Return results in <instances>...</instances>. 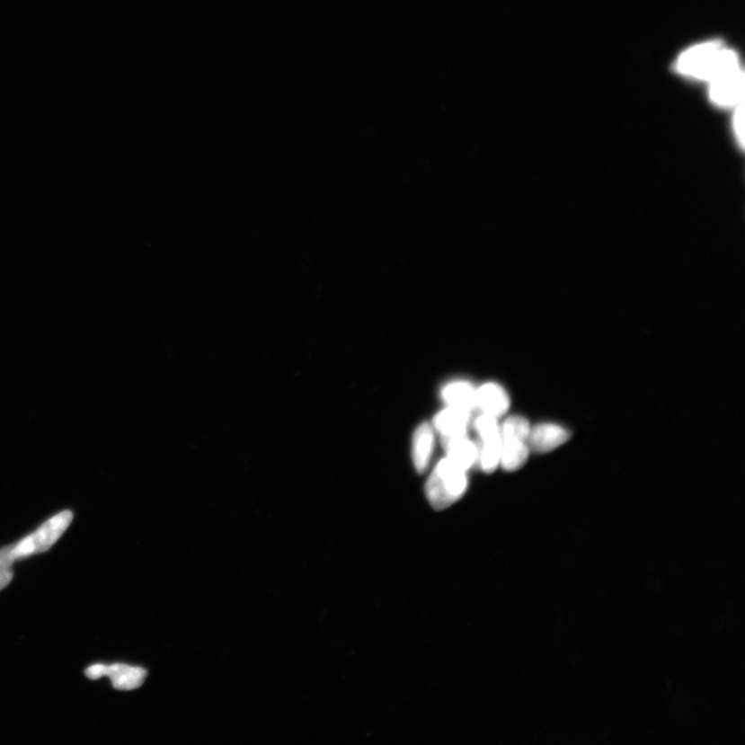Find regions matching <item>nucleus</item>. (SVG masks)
Masks as SVG:
<instances>
[{
	"mask_svg": "<svg viewBox=\"0 0 745 745\" xmlns=\"http://www.w3.org/2000/svg\"><path fill=\"white\" fill-rule=\"evenodd\" d=\"M710 99L720 107H736L744 100V75L735 68L710 82Z\"/></svg>",
	"mask_w": 745,
	"mask_h": 745,
	"instance_id": "nucleus-5",
	"label": "nucleus"
},
{
	"mask_svg": "<svg viewBox=\"0 0 745 745\" xmlns=\"http://www.w3.org/2000/svg\"><path fill=\"white\" fill-rule=\"evenodd\" d=\"M85 676L92 680H97L107 676L111 679L115 689L132 690L143 685L147 672L145 669L124 664L111 666L97 664L87 668Z\"/></svg>",
	"mask_w": 745,
	"mask_h": 745,
	"instance_id": "nucleus-4",
	"label": "nucleus"
},
{
	"mask_svg": "<svg viewBox=\"0 0 745 745\" xmlns=\"http://www.w3.org/2000/svg\"><path fill=\"white\" fill-rule=\"evenodd\" d=\"M476 404L483 413L501 418L508 412L510 401L507 391L502 386L487 384L477 389Z\"/></svg>",
	"mask_w": 745,
	"mask_h": 745,
	"instance_id": "nucleus-7",
	"label": "nucleus"
},
{
	"mask_svg": "<svg viewBox=\"0 0 745 745\" xmlns=\"http://www.w3.org/2000/svg\"><path fill=\"white\" fill-rule=\"evenodd\" d=\"M530 423L523 416H510L504 421L501 428L502 437H512V439H519L528 441L530 434Z\"/></svg>",
	"mask_w": 745,
	"mask_h": 745,
	"instance_id": "nucleus-14",
	"label": "nucleus"
},
{
	"mask_svg": "<svg viewBox=\"0 0 745 745\" xmlns=\"http://www.w3.org/2000/svg\"><path fill=\"white\" fill-rule=\"evenodd\" d=\"M441 395L449 407L467 410L470 412L477 408L476 391L468 382H452L443 387Z\"/></svg>",
	"mask_w": 745,
	"mask_h": 745,
	"instance_id": "nucleus-11",
	"label": "nucleus"
},
{
	"mask_svg": "<svg viewBox=\"0 0 745 745\" xmlns=\"http://www.w3.org/2000/svg\"><path fill=\"white\" fill-rule=\"evenodd\" d=\"M466 471L448 459L441 460L426 483L429 502L437 510L448 509L467 490Z\"/></svg>",
	"mask_w": 745,
	"mask_h": 745,
	"instance_id": "nucleus-3",
	"label": "nucleus"
},
{
	"mask_svg": "<svg viewBox=\"0 0 745 745\" xmlns=\"http://www.w3.org/2000/svg\"><path fill=\"white\" fill-rule=\"evenodd\" d=\"M501 433L482 440V446L478 448L477 461L480 462L484 473L492 474L501 465Z\"/></svg>",
	"mask_w": 745,
	"mask_h": 745,
	"instance_id": "nucleus-13",
	"label": "nucleus"
},
{
	"mask_svg": "<svg viewBox=\"0 0 745 745\" xmlns=\"http://www.w3.org/2000/svg\"><path fill=\"white\" fill-rule=\"evenodd\" d=\"M441 442L447 450L448 459L463 470L473 467L477 461L478 447L469 440L467 434L441 439Z\"/></svg>",
	"mask_w": 745,
	"mask_h": 745,
	"instance_id": "nucleus-8",
	"label": "nucleus"
},
{
	"mask_svg": "<svg viewBox=\"0 0 745 745\" xmlns=\"http://www.w3.org/2000/svg\"><path fill=\"white\" fill-rule=\"evenodd\" d=\"M571 439L570 430L555 423H541L531 428L528 437L529 448L536 453H550L563 446Z\"/></svg>",
	"mask_w": 745,
	"mask_h": 745,
	"instance_id": "nucleus-6",
	"label": "nucleus"
},
{
	"mask_svg": "<svg viewBox=\"0 0 745 745\" xmlns=\"http://www.w3.org/2000/svg\"><path fill=\"white\" fill-rule=\"evenodd\" d=\"M72 521L73 512L71 510L61 511L60 514L48 519L38 530L23 538L22 541L0 549V567L12 569V565L17 560L49 550L64 535Z\"/></svg>",
	"mask_w": 745,
	"mask_h": 745,
	"instance_id": "nucleus-2",
	"label": "nucleus"
},
{
	"mask_svg": "<svg viewBox=\"0 0 745 745\" xmlns=\"http://www.w3.org/2000/svg\"><path fill=\"white\" fill-rule=\"evenodd\" d=\"M471 412L455 407H448L435 416L433 425L441 434V439L466 435Z\"/></svg>",
	"mask_w": 745,
	"mask_h": 745,
	"instance_id": "nucleus-9",
	"label": "nucleus"
},
{
	"mask_svg": "<svg viewBox=\"0 0 745 745\" xmlns=\"http://www.w3.org/2000/svg\"><path fill=\"white\" fill-rule=\"evenodd\" d=\"M501 465L504 470L516 471L522 468L528 460L530 448L528 441L512 437H502Z\"/></svg>",
	"mask_w": 745,
	"mask_h": 745,
	"instance_id": "nucleus-12",
	"label": "nucleus"
},
{
	"mask_svg": "<svg viewBox=\"0 0 745 745\" xmlns=\"http://www.w3.org/2000/svg\"><path fill=\"white\" fill-rule=\"evenodd\" d=\"M434 430L427 422L416 429L413 436L412 457L416 471L423 474L427 470L434 448Z\"/></svg>",
	"mask_w": 745,
	"mask_h": 745,
	"instance_id": "nucleus-10",
	"label": "nucleus"
},
{
	"mask_svg": "<svg viewBox=\"0 0 745 745\" xmlns=\"http://www.w3.org/2000/svg\"><path fill=\"white\" fill-rule=\"evenodd\" d=\"M676 67L686 76L712 82L740 67L737 54L719 42L690 48L678 58Z\"/></svg>",
	"mask_w": 745,
	"mask_h": 745,
	"instance_id": "nucleus-1",
	"label": "nucleus"
},
{
	"mask_svg": "<svg viewBox=\"0 0 745 745\" xmlns=\"http://www.w3.org/2000/svg\"><path fill=\"white\" fill-rule=\"evenodd\" d=\"M734 133L737 137V141L741 146H744V105L743 102L736 106V111L733 120Z\"/></svg>",
	"mask_w": 745,
	"mask_h": 745,
	"instance_id": "nucleus-16",
	"label": "nucleus"
},
{
	"mask_svg": "<svg viewBox=\"0 0 745 745\" xmlns=\"http://www.w3.org/2000/svg\"><path fill=\"white\" fill-rule=\"evenodd\" d=\"M13 572L12 569H4L0 567V591L4 590L6 586L11 583Z\"/></svg>",
	"mask_w": 745,
	"mask_h": 745,
	"instance_id": "nucleus-17",
	"label": "nucleus"
},
{
	"mask_svg": "<svg viewBox=\"0 0 745 745\" xmlns=\"http://www.w3.org/2000/svg\"><path fill=\"white\" fill-rule=\"evenodd\" d=\"M474 427L481 439H492L501 434V428L498 426L497 418L493 415L483 413L474 421Z\"/></svg>",
	"mask_w": 745,
	"mask_h": 745,
	"instance_id": "nucleus-15",
	"label": "nucleus"
}]
</instances>
